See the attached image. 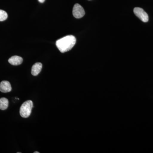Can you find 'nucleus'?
I'll list each match as a JSON object with an SVG mask.
<instances>
[{"mask_svg": "<svg viewBox=\"0 0 153 153\" xmlns=\"http://www.w3.org/2000/svg\"><path fill=\"white\" fill-rule=\"evenodd\" d=\"M134 13L139 19L143 22L149 21V16L143 9L140 7H135L134 9Z\"/></svg>", "mask_w": 153, "mask_h": 153, "instance_id": "7ed1b4c3", "label": "nucleus"}, {"mask_svg": "<svg viewBox=\"0 0 153 153\" xmlns=\"http://www.w3.org/2000/svg\"><path fill=\"white\" fill-rule=\"evenodd\" d=\"M9 105V101L7 99L3 97L0 98V109L4 110L7 108Z\"/></svg>", "mask_w": 153, "mask_h": 153, "instance_id": "6e6552de", "label": "nucleus"}, {"mask_svg": "<svg viewBox=\"0 0 153 153\" xmlns=\"http://www.w3.org/2000/svg\"><path fill=\"white\" fill-rule=\"evenodd\" d=\"M34 153H39V152H34Z\"/></svg>", "mask_w": 153, "mask_h": 153, "instance_id": "9b49d317", "label": "nucleus"}, {"mask_svg": "<svg viewBox=\"0 0 153 153\" xmlns=\"http://www.w3.org/2000/svg\"><path fill=\"white\" fill-rule=\"evenodd\" d=\"M76 42L75 37L69 35L57 40L56 42V45L60 52L64 53L71 50L75 45Z\"/></svg>", "mask_w": 153, "mask_h": 153, "instance_id": "f257e3e1", "label": "nucleus"}, {"mask_svg": "<svg viewBox=\"0 0 153 153\" xmlns=\"http://www.w3.org/2000/svg\"><path fill=\"white\" fill-rule=\"evenodd\" d=\"M73 15L76 19H80L84 16L85 14V11L82 6L79 4H76L73 7Z\"/></svg>", "mask_w": 153, "mask_h": 153, "instance_id": "20e7f679", "label": "nucleus"}, {"mask_svg": "<svg viewBox=\"0 0 153 153\" xmlns=\"http://www.w3.org/2000/svg\"><path fill=\"white\" fill-rule=\"evenodd\" d=\"M45 0H38L39 2L40 3H44V1H45Z\"/></svg>", "mask_w": 153, "mask_h": 153, "instance_id": "9d476101", "label": "nucleus"}, {"mask_svg": "<svg viewBox=\"0 0 153 153\" xmlns=\"http://www.w3.org/2000/svg\"><path fill=\"white\" fill-rule=\"evenodd\" d=\"M33 106V101L29 100L25 101L20 107V114L22 117L27 118L32 112Z\"/></svg>", "mask_w": 153, "mask_h": 153, "instance_id": "f03ea898", "label": "nucleus"}, {"mask_svg": "<svg viewBox=\"0 0 153 153\" xmlns=\"http://www.w3.org/2000/svg\"><path fill=\"white\" fill-rule=\"evenodd\" d=\"M12 90V87L10 82L4 80L0 83V91L3 93L10 92Z\"/></svg>", "mask_w": 153, "mask_h": 153, "instance_id": "39448f33", "label": "nucleus"}, {"mask_svg": "<svg viewBox=\"0 0 153 153\" xmlns=\"http://www.w3.org/2000/svg\"><path fill=\"white\" fill-rule=\"evenodd\" d=\"M8 15L5 11L0 10V22H3L7 19Z\"/></svg>", "mask_w": 153, "mask_h": 153, "instance_id": "1a4fd4ad", "label": "nucleus"}, {"mask_svg": "<svg viewBox=\"0 0 153 153\" xmlns=\"http://www.w3.org/2000/svg\"><path fill=\"white\" fill-rule=\"evenodd\" d=\"M23 59L22 57L19 56H12L9 58L8 62L11 65L14 66H18L22 64L23 62Z\"/></svg>", "mask_w": 153, "mask_h": 153, "instance_id": "423d86ee", "label": "nucleus"}, {"mask_svg": "<svg viewBox=\"0 0 153 153\" xmlns=\"http://www.w3.org/2000/svg\"><path fill=\"white\" fill-rule=\"evenodd\" d=\"M42 68V64L41 63H36L32 66L31 73L33 76H37L40 73Z\"/></svg>", "mask_w": 153, "mask_h": 153, "instance_id": "0eeeda50", "label": "nucleus"}]
</instances>
